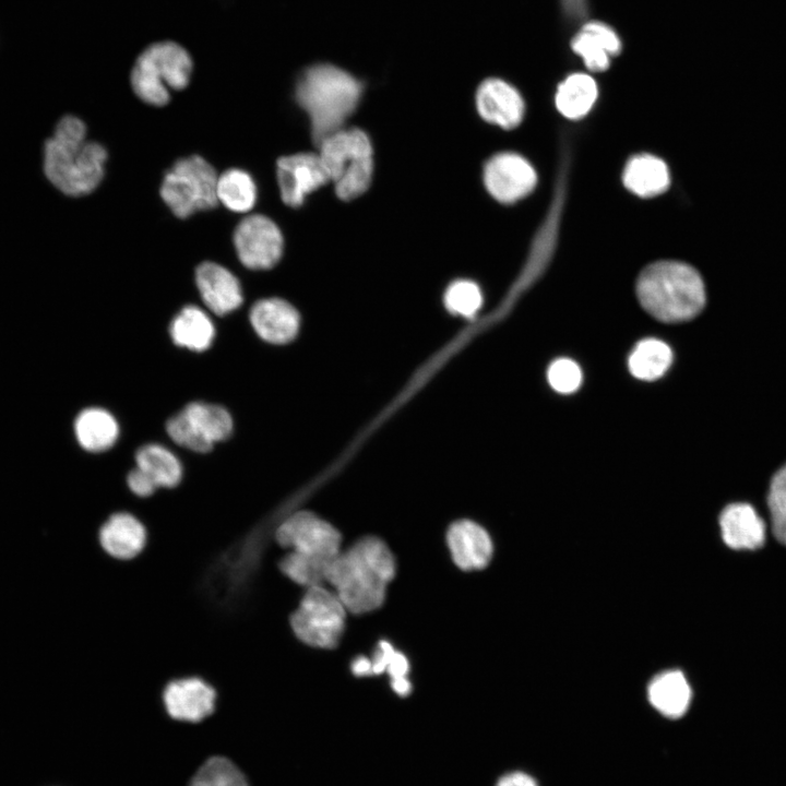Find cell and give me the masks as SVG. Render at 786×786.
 <instances>
[{
  "mask_svg": "<svg viewBox=\"0 0 786 786\" xmlns=\"http://www.w3.org/2000/svg\"><path fill=\"white\" fill-rule=\"evenodd\" d=\"M83 120L66 115L44 142L43 174L64 195H86L104 178L107 151L100 143L87 140Z\"/></svg>",
  "mask_w": 786,
  "mask_h": 786,
  "instance_id": "obj_1",
  "label": "cell"
},
{
  "mask_svg": "<svg viewBox=\"0 0 786 786\" xmlns=\"http://www.w3.org/2000/svg\"><path fill=\"white\" fill-rule=\"evenodd\" d=\"M395 568L386 544L376 536H366L337 555L329 568L326 582L334 587L347 611L367 614L384 603Z\"/></svg>",
  "mask_w": 786,
  "mask_h": 786,
  "instance_id": "obj_2",
  "label": "cell"
},
{
  "mask_svg": "<svg viewBox=\"0 0 786 786\" xmlns=\"http://www.w3.org/2000/svg\"><path fill=\"white\" fill-rule=\"evenodd\" d=\"M361 93V83L337 67L317 64L303 71L295 96L308 115L311 136L317 145L343 129L358 106Z\"/></svg>",
  "mask_w": 786,
  "mask_h": 786,
  "instance_id": "obj_3",
  "label": "cell"
},
{
  "mask_svg": "<svg viewBox=\"0 0 786 786\" xmlns=\"http://www.w3.org/2000/svg\"><path fill=\"white\" fill-rule=\"evenodd\" d=\"M639 300L654 318L665 322L687 321L699 314L706 300L702 277L692 266L662 261L648 265L636 285Z\"/></svg>",
  "mask_w": 786,
  "mask_h": 786,
  "instance_id": "obj_4",
  "label": "cell"
},
{
  "mask_svg": "<svg viewBox=\"0 0 786 786\" xmlns=\"http://www.w3.org/2000/svg\"><path fill=\"white\" fill-rule=\"evenodd\" d=\"M336 195L349 201L367 191L373 174V151L358 128L341 129L319 144V153Z\"/></svg>",
  "mask_w": 786,
  "mask_h": 786,
  "instance_id": "obj_5",
  "label": "cell"
},
{
  "mask_svg": "<svg viewBox=\"0 0 786 786\" xmlns=\"http://www.w3.org/2000/svg\"><path fill=\"white\" fill-rule=\"evenodd\" d=\"M192 67L190 55L177 43L153 44L143 50L132 68V90L146 104L163 106L170 98L169 90L188 85Z\"/></svg>",
  "mask_w": 786,
  "mask_h": 786,
  "instance_id": "obj_6",
  "label": "cell"
},
{
  "mask_svg": "<svg viewBox=\"0 0 786 786\" xmlns=\"http://www.w3.org/2000/svg\"><path fill=\"white\" fill-rule=\"evenodd\" d=\"M217 175L199 155L180 158L164 175L159 194L170 211L187 218L201 210L217 205Z\"/></svg>",
  "mask_w": 786,
  "mask_h": 786,
  "instance_id": "obj_7",
  "label": "cell"
},
{
  "mask_svg": "<svg viewBox=\"0 0 786 786\" xmlns=\"http://www.w3.org/2000/svg\"><path fill=\"white\" fill-rule=\"evenodd\" d=\"M346 611L335 593L322 585L311 586L290 615V628L302 643L331 650L341 641Z\"/></svg>",
  "mask_w": 786,
  "mask_h": 786,
  "instance_id": "obj_8",
  "label": "cell"
},
{
  "mask_svg": "<svg viewBox=\"0 0 786 786\" xmlns=\"http://www.w3.org/2000/svg\"><path fill=\"white\" fill-rule=\"evenodd\" d=\"M274 537L284 549L329 562H333L341 552V533L309 511L285 519L275 529Z\"/></svg>",
  "mask_w": 786,
  "mask_h": 786,
  "instance_id": "obj_9",
  "label": "cell"
},
{
  "mask_svg": "<svg viewBox=\"0 0 786 786\" xmlns=\"http://www.w3.org/2000/svg\"><path fill=\"white\" fill-rule=\"evenodd\" d=\"M234 245L240 262L252 270L274 266L283 253V236L269 217L253 214L242 218L234 231Z\"/></svg>",
  "mask_w": 786,
  "mask_h": 786,
  "instance_id": "obj_10",
  "label": "cell"
},
{
  "mask_svg": "<svg viewBox=\"0 0 786 786\" xmlns=\"http://www.w3.org/2000/svg\"><path fill=\"white\" fill-rule=\"evenodd\" d=\"M276 176L283 202L298 207L305 198L330 181L319 154L297 153L276 163Z\"/></svg>",
  "mask_w": 786,
  "mask_h": 786,
  "instance_id": "obj_11",
  "label": "cell"
},
{
  "mask_svg": "<svg viewBox=\"0 0 786 786\" xmlns=\"http://www.w3.org/2000/svg\"><path fill=\"white\" fill-rule=\"evenodd\" d=\"M162 696L171 718L198 723L213 713L217 694L205 679L186 676L169 680Z\"/></svg>",
  "mask_w": 786,
  "mask_h": 786,
  "instance_id": "obj_12",
  "label": "cell"
},
{
  "mask_svg": "<svg viewBox=\"0 0 786 786\" xmlns=\"http://www.w3.org/2000/svg\"><path fill=\"white\" fill-rule=\"evenodd\" d=\"M484 182L496 200L511 203L533 190L536 174L523 157L513 153H501L485 165Z\"/></svg>",
  "mask_w": 786,
  "mask_h": 786,
  "instance_id": "obj_13",
  "label": "cell"
},
{
  "mask_svg": "<svg viewBox=\"0 0 786 786\" xmlns=\"http://www.w3.org/2000/svg\"><path fill=\"white\" fill-rule=\"evenodd\" d=\"M97 539L108 557L128 561L136 558L146 547L147 529L138 516L120 511L105 520Z\"/></svg>",
  "mask_w": 786,
  "mask_h": 786,
  "instance_id": "obj_14",
  "label": "cell"
},
{
  "mask_svg": "<svg viewBox=\"0 0 786 786\" xmlns=\"http://www.w3.org/2000/svg\"><path fill=\"white\" fill-rule=\"evenodd\" d=\"M195 283L203 302L218 315L236 310L243 296L238 278L226 267L210 261L195 269Z\"/></svg>",
  "mask_w": 786,
  "mask_h": 786,
  "instance_id": "obj_15",
  "label": "cell"
},
{
  "mask_svg": "<svg viewBox=\"0 0 786 786\" xmlns=\"http://www.w3.org/2000/svg\"><path fill=\"white\" fill-rule=\"evenodd\" d=\"M719 528L724 543L735 550H755L766 540L764 520L747 502L726 505L719 514Z\"/></svg>",
  "mask_w": 786,
  "mask_h": 786,
  "instance_id": "obj_16",
  "label": "cell"
},
{
  "mask_svg": "<svg viewBox=\"0 0 786 786\" xmlns=\"http://www.w3.org/2000/svg\"><path fill=\"white\" fill-rule=\"evenodd\" d=\"M476 107L486 121L503 129L516 127L524 114V103L519 92L503 80L495 78L479 85Z\"/></svg>",
  "mask_w": 786,
  "mask_h": 786,
  "instance_id": "obj_17",
  "label": "cell"
},
{
  "mask_svg": "<svg viewBox=\"0 0 786 786\" xmlns=\"http://www.w3.org/2000/svg\"><path fill=\"white\" fill-rule=\"evenodd\" d=\"M446 543L454 563L463 571L484 569L492 557L493 548L489 534L468 520L451 524Z\"/></svg>",
  "mask_w": 786,
  "mask_h": 786,
  "instance_id": "obj_18",
  "label": "cell"
},
{
  "mask_svg": "<svg viewBox=\"0 0 786 786\" xmlns=\"http://www.w3.org/2000/svg\"><path fill=\"white\" fill-rule=\"evenodd\" d=\"M249 318L257 334L272 344L290 342L299 329L297 310L279 298H265L257 301L251 307Z\"/></svg>",
  "mask_w": 786,
  "mask_h": 786,
  "instance_id": "obj_19",
  "label": "cell"
},
{
  "mask_svg": "<svg viewBox=\"0 0 786 786\" xmlns=\"http://www.w3.org/2000/svg\"><path fill=\"white\" fill-rule=\"evenodd\" d=\"M572 50L582 57L591 71H605L610 57L621 50L617 33L607 24L598 21L585 23L571 40Z\"/></svg>",
  "mask_w": 786,
  "mask_h": 786,
  "instance_id": "obj_20",
  "label": "cell"
},
{
  "mask_svg": "<svg viewBox=\"0 0 786 786\" xmlns=\"http://www.w3.org/2000/svg\"><path fill=\"white\" fill-rule=\"evenodd\" d=\"M648 700L664 716L681 717L691 702V688L679 670L664 671L648 684Z\"/></svg>",
  "mask_w": 786,
  "mask_h": 786,
  "instance_id": "obj_21",
  "label": "cell"
},
{
  "mask_svg": "<svg viewBox=\"0 0 786 786\" xmlns=\"http://www.w3.org/2000/svg\"><path fill=\"white\" fill-rule=\"evenodd\" d=\"M169 333L178 346L202 352L211 346L215 327L201 308L190 305L182 308L174 318Z\"/></svg>",
  "mask_w": 786,
  "mask_h": 786,
  "instance_id": "obj_22",
  "label": "cell"
},
{
  "mask_svg": "<svg viewBox=\"0 0 786 786\" xmlns=\"http://www.w3.org/2000/svg\"><path fill=\"white\" fill-rule=\"evenodd\" d=\"M74 431L82 448L91 452H102L114 445L119 434V426L109 412L93 407L79 414Z\"/></svg>",
  "mask_w": 786,
  "mask_h": 786,
  "instance_id": "obj_23",
  "label": "cell"
},
{
  "mask_svg": "<svg viewBox=\"0 0 786 786\" xmlns=\"http://www.w3.org/2000/svg\"><path fill=\"white\" fill-rule=\"evenodd\" d=\"M626 187L640 196H653L664 192L669 186V172L666 164L652 155H639L631 158L623 172Z\"/></svg>",
  "mask_w": 786,
  "mask_h": 786,
  "instance_id": "obj_24",
  "label": "cell"
},
{
  "mask_svg": "<svg viewBox=\"0 0 786 786\" xmlns=\"http://www.w3.org/2000/svg\"><path fill=\"white\" fill-rule=\"evenodd\" d=\"M136 467L144 472L157 488H174L182 478L178 457L162 444L143 445L135 454Z\"/></svg>",
  "mask_w": 786,
  "mask_h": 786,
  "instance_id": "obj_25",
  "label": "cell"
},
{
  "mask_svg": "<svg viewBox=\"0 0 786 786\" xmlns=\"http://www.w3.org/2000/svg\"><path fill=\"white\" fill-rule=\"evenodd\" d=\"M191 427L210 444L226 440L233 431V418L219 405L192 402L182 410Z\"/></svg>",
  "mask_w": 786,
  "mask_h": 786,
  "instance_id": "obj_26",
  "label": "cell"
},
{
  "mask_svg": "<svg viewBox=\"0 0 786 786\" xmlns=\"http://www.w3.org/2000/svg\"><path fill=\"white\" fill-rule=\"evenodd\" d=\"M597 97L594 79L585 73L569 75L558 87L556 105L559 111L571 119L588 112Z\"/></svg>",
  "mask_w": 786,
  "mask_h": 786,
  "instance_id": "obj_27",
  "label": "cell"
},
{
  "mask_svg": "<svg viewBox=\"0 0 786 786\" xmlns=\"http://www.w3.org/2000/svg\"><path fill=\"white\" fill-rule=\"evenodd\" d=\"M671 360V349L666 343L646 338L638 343L630 354L629 369L635 378L652 381L666 372Z\"/></svg>",
  "mask_w": 786,
  "mask_h": 786,
  "instance_id": "obj_28",
  "label": "cell"
},
{
  "mask_svg": "<svg viewBox=\"0 0 786 786\" xmlns=\"http://www.w3.org/2000/svg\"><path fill=\"white\" fill-rule=\"evenodd\" d=\"M216 195L217 200L228 210L243 213L253 207L257 188L252 177L247 171L230 168L217 178Z\"/></svg>",
  "mask_w": 786,
  "mask_h": 786,
  "instance_id": "obj_29",
  "label": "cell"
},
{
  "mask_svg": "<svg viewBox=\"0 0 786 786\" xmlns=\"http://www.w3.org/2000/svg\"><path fill=\"white\" fill-rule=\"evenodd\" d=\"M331 563L296 551H288L281 558L278 568L290 581L308 588L326 582Z\"/></svg>",
  "mask_w": 786,
  "mask_h": 786,
  "instance_id": "obj_30",
  "label": "cell"
},
{
  "mask_svg": "<svg viewBox=\"0 0 786 786\" xmlns=\"http://www.w3.org/2000/svg\"><path fill=\"white\" fill-rule=\"evenodd\" d=\"M190 786H248V783L231 761L214 757L198 770Z\"/></svg>",
  "mask_w": 786,
  "mask_h": 786,
  "instance_id": "obj_31",
  "label": "cell"
},
{
  "mask_svg": "<svg viewBox=\"0 0 786 786\" xmlns=\"http://www.w3.org/2000/svg\"><path fill=\"white\" fill-rule=\"evenodd\" d=\"M767 508L772 533L786 547V463L771 478Z\"/></svg>",
  "mask_w": 786,
  "mask_h": 786,
  "instance_id": "obj_32",
  "label": "cell"
},
{
  "mask_svg": "<svg viewBox=\"0 0 786 786\" xmlns=\"http://www.w3.org/2000/svg\"><path fill=\"white\" fill-rule=\"evenodd\" d=\"M481 301L478 285L467 279L453 282L444 294V303L449 311L467 318L475 315Z\"/></svg>",
  "mask_w": 786,
  "mask_h": 786,
  "instance_id": "obj_33",
  "label": "cell"
},
{
  "mask_svg": "<svg viewBox=\"0 0 786 786\" xmlns=\"http://www.w3.org/2000/svg\"><path fill=\"white\" fill-rule=\"evenodd\" d=\"M166 430L174 442L188 450L204 453L213 446L195 432L182 412L167 421Z\"/></svg>",
  "mask_w": 786,
  "mask_h": 786,
  "instance_id": "obj_34",
  "label": "cell"
},
{
  "mask_svg": "<svg viewBox=\"0 0 786 786\" xmlns=\"http://www.w3.org/2000/svg\"><path fill=\"white\" fill-rule=\"evenodd\" d=\"M547 377L551 388L560 393L574 392L582 380L579 366L568 358L555 360L549 366Z\"/></svg>",
  "mask_w": 786,
  "mask_h": 786,
  "instance_id": "obj_35",
  "label": "cell"
},
{
  "mask_svg": "<svg viewBox=\"0 0 786 786\" xmlns=\"http://www.w3.org/2000/svg\"><path fill=\"white\" fill-rule=\"evenodd\" d=\"M385 671L391 678V687L400 696H407L412 691V683L407 677L409 672V663L407 657L393 650L391 653Z\"/></svg>",
  "mask_w": 786,
  "mask_h": 786,
  "instance_id": "obj_36",
  "label": "cell"
},
{
  "mask_svg": "<svg viewBox=\"0 0 786 786\" xmlns=\"http://www.w3.org/2000/svg\"><path fill=\"white\" fill-rule=\"evenodd\" d=\"M127 484L129 489L140 498H147L157 489L151 478L138 467L128 474Z\"/></svg>",
  "mask_w": 786,
  "mask_h": 786,
  "instance_id": "obj_37",
  "label": "cell"
},
{
  "mask_svg": "<svg viewBox=\"0 0 786 786\" xmlns=\"http://www.w3.org/2000/svg\"><path fill=\"white\" fill-rule=\"evenodd\" d=\"M497 786H537V784L529 775L523 772H513L504 775Z\"/></svg>",
  "mask_w": 786,
  "mask_h": 786,
  "instance_id": "obj_38",
  "label": "cell"
},
{
  "mask_svg": "<svg viewBox=\"0 0 786 786\" xmlns=\"http://www.w3.org/2000/svg\"><path fill=\"white\" fill-rule=\"evenodd\" d=\"M561 3L570 17L580 19L585 15L587 9L586 0H561Z\"/></svg>",
  "mask_w": 786,
  "mask_h": 786,
  "instance_id": "obj_39",
  "label": "cell"
},
{
  "mask_svg": "<svg viewBox=\"0 0 786 786\" xmlns=\"http://www.w3.org/2000/svg\"><path fill=\"white\" fill-rule=\"evenodd\" d=\"M352 672L357 677L372 675L371 659L366 656H357L350 664Z\"/></svg>",
  "mask_w": 786,
  "mask_h": 786,
  "instance_id": "obj_40",
  "label": "cell"
}]
</instances>
